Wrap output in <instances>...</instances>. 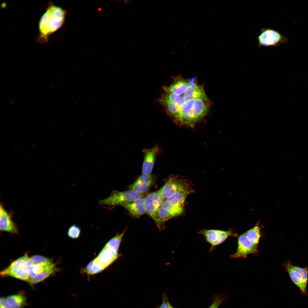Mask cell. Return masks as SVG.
I'll use <instances>...</instances> for the list:
<instances>
[{"label": "cell", "instance_id": "cell-25", "mask_svg": "<svg viewBox=\"0 0 308 308\" xmlns=\"http://www.w3.org/2000/svg\"><path fill=\"white\" fill-rule=\"evenodd\" d=\"M163 297V301L161 305L158 308H169L168 306L169 301L167 297L164 295Z\"/></svg>", "mask_w": 308, "mask_h": 308}, {"label": "cell", "instance_id": "cell-24", "mask_svg": "<svg viewBox=\"0 0 308 308\" xmlns=\"http://www.w3.org/2000/svg\"><path fill=\"white\" fill-rule=\"evenodd\" d=\"M222 299L221 298H217L208 308H218L222 302Z\"/></svg>", "mask_w": 308, "mask_h": 308}, {"label": "cell", "instance_id": "cell-15", "mask_svg": "<svg viewBox=\"0 0 308 308\" xmlns=\"http://www.w3.org/2000/svg\"><path fill=\"white\" fill-rule=\"evenodd\" d=\"M143 197L125 204L122 206L127 210L133 216L139 218L145 214L146 211Z\"/></svg>", "mask_w": 308, "mask_h": 308}, {"label": "cell", "instance_id": "cell-8", "mask_svg": "<svg viewBox=\"0 0 308 308\" xmlns=\"http://www.w3.org/2000/svg\"><path fill=\"white\" fill-rule=\"evenodd\" d=\"M27 255H25L14 261L1 272L2 276H9L28 281L29 274L24 264Z\"/></svg>", "mask_w": 308, "mask_h": 308}, {"label": "cell", "instance_id": "cell-19", "mask_svg": "<svg viewBox=\"0 0 308 308\" xmlns=\"http://www.w3.org/2000/svg\"><path fill=\"white\" fill-rule=\"evenodd\" d=\"M59 270L56 266L49 270H45L37 274L35 276L30 279L28 282L30 285H33L39 282Z\"/></svg>", "mask_w": 308, "mask_h": 308}, {"label": "cell", "instance_id": "cell-7", "mask_svg": "<svg viewBox=\"0 0 308 308\" xmlns=\"http://www.w3.org/2000/svg\"><path fill=\"white\" fill-rule=\"evenodd\" d=\"M198 233L202 235L204 240L210 245L209 251H213L216 246L224 242L229 237H237V235L230 230L225 231L218 229H203Z\"/></svg>", "mask_w": 308, "mask_h": 308}, {"label": "cell", "instance_id": "cell-22", "mask_svg": "<svg viewBox=\"0 0 308 308\" xmlns=\"http://www.w3.org/2000/svg\"><path fill=\"white\" fill-rule=\"evenodd\" d=\"M31 258L35 264H47L53 263L51 259L39 255L33 256Z\"/></svg>", "mask_w": 308, "mask_h": 308}, {"label": "cell", "instance_id": "cell-11", "mask_svg": "<svg viewBox=\"0 0 308 308\" xmlns=\"http://www.w3.org/2000/svg\"><path fill=\"white\" fill-rule=\"evenodd\" d=\"M159 151V148L157 146L150 149H144L143 150L144 157L142 169V174H151Z\"/></svg>", "mask_w": 308, "mask_h": 308}, {"label": "cell", "instance_id": "cell-14", "mask_svg": "<svg viewBox=\"0 0 308 308\" xmlns=\"http://www.w3.org/2000/svg\"><path fill=\"white\" fill-rule=\"evenodd\" d=\"M11 214L7 212L1 204L0 206V230L1 231L17 233L18 230L12 219Z\"/></svg>", "mask_w": 308, "mask_h": 308}, {"label": "cell", "instance_id": "cell-12", "mask_svg": "<svg viewBox=\"0 0 308 308\" xmlns=\"http://www.w3.org/2000/svg\"><path fill=\"white\" fill-rule=\"evenodd\" d=\"M163 201L158 190L148 194L144 198L146 213L152 217Z\"/></svg>", "mask_w": 308, "mask_h": 308}, {"label": "cell", "instance_id": "cell-13", "mask_svg": "<svg viewBox=\"0 0 308 308\" xmlns=\"http://www.w3.org/2000/svg\"><path fill=\"white\" fill-rule=\"evenodd\" d=\"M154 180L155 177L152 175L142 174L129 187V189L143 194L153 185Z\"/></svg>", "mask_w": 308, "mask_h": 308}, {"label": "cell", "instance_id": "cell-16", "mask_svg": "<svg viewBox=\"0 0 308 308\" xmlns=\"http://www.w3.org/2000/svg\"><path fill=\"white\" fill-rule=\"evenodd\" d=\"M174 217L175 216L170 211L160 206L154 213L152 218L158 228L162 230L164 228L165 222Z\"/></svg>", "mask_w": 308, "mask_h": 308}, {"label": "cell", "instance_id": "cell-3", "mask_svg": "<svg viewBox=\"0 0 308 308\" xmlns=\"http://www.w3.org/2000/svg\"><path fill=\"white\" fill-rule=\"evenodd\" d=\"M66 14L64 10L50 2L39 22V34L37 41L41 44L47 42L50 36L63 24Z\"/></svg>", "mask_w": 308, "mask_h": 308}, {"label": "cell", "instance_id": "cell-21", "mask_svg": "<svg viewBox=\"0 0 308 308\" xmlns=\"http://www.w3.org/2000/svg\"><path fill=\"white\" fill-rule=\"evenodd\" d=\"M81 232L80 228L76 224H73L69 228L67 232L68 236L73 239H76L79 236Z\"/></svg>", "mask_w": 308, "mask_h": 308}, {"label": "cell", "instance_id": "cell-9", "mask_svg": "<svg viewBox=\"0 0 308 308\" xmlns=\"http://www.w3.org/2000/svg\"><path fill=\"white\" fill-rule=\"evenodd\" d=\"M260 47L276 46L284 41L283 37L278 32L270 28H262L257 37Z\"/></svg>", "mask_w": 308, "mask_h": 308}, {"label": "cell", "instance_id": "cell-2", "mask_svg": "<svg viewBox=\"0 0 308 308\" xmlns=\"http://www.w3.org/2000/svg\"><path fill=\"white\" fill-rule=\"evenodd\" d=\"M210 104L207 96L188 100L179 107L174 121L181 125L193 127L207 114Z\"/></svg>", "mask_w": 308, "mask_h": 308}, {"label": "cell", "instance_id": "cell-23", "mask_svg": "<svg viewBox=\"0 0 308 308\" xmlns=\"http://www.w3.org/2000/svg\"><path fill=\"white\" fill-rule=\"evenodd\" d=\"M0 308H12L8 303L6 298L2 297L0 299Z\"/></svg>", "mask_w": 308, "mask_h": 308}, {"label": "cell", "instance_id": "cell-17", "mask_svg": "<svg viewBox=\"0 0 308 308\" xmlns=\"http://www.w3.org/2000/svg\"><path fill=\"white\" fill-rule=\"evenodd\" d=\"M193 192L192 188L180 190L165 200L169 204L177 206H184L185 199L189 194Z\"/></svg>", "mask_w": 308, "mask_h": 308}, {"label": "cell", "instance_id": "cell-20", "mask_svg": "<svg viewBox=\"0 0 308 308\" xmlns=\"http://www.w3.org/2000/svg\"><path fill=\"white\" fill-rule=\"evenodd\" d=\"M248 240L254 244L258 246L261 237L260 228L256 225L244 233Z\"/></svg>", "mask_w": 308, "mask_h": 308}, {"label": "cell", "instance_id": "cell-1", "mask_svg": "<svg viewBox=\"0 0 308 308\" xmlns=\"http://www.w3.org/2000/svg\"><path fill=\"white\" fill-rule=\"evenodd\" d=\"M125 231L110 239L98 255L81 270V273L89 275L96 274L113 264L119 257V249Z\"/></svg>", "mask_w": 308, "mask_h": 308}, {"label": "cell", "instance_id": "cell-10", "mask_svg": "<svg viewBox=\"0 0 308 308\" xmlns=\"http://www.w3.org/2000/svg\"><path fill=\"white\" fill-rule=\"evenodd\" d=\"M257 248L258 246L252 243L244 233L238 237L237 251L230 256L233 258H245L248 254L257 253Z\"/></svg>", "mask_w": 308, "mask_h": 308}, {"label": "cell", "instance_id": "cell-5", "mask_svg": "<svg viewBox=\"0 0 308 308\" xmlns=\"http://www.w3.org/2000/svg\"><path fill=\"white\" fill-rule=\"evenodd\" d=\"M143 194L131 190L123 191H113L108 198L99 201V203L108 207L121 206L143 198Z\"/></svg>", "mask_w": 308, "mask_h": 308}, {"label": "cell", "instance_id": "cell-6", "mask_svg": "<svg viewBox=\"0 0 308 308\" xmlns=\"http://www.w3.org/2000/svg\"><path fill=\"white\" fill-rule=\"evenodd\" d=\"M191 186V183L189 180L178 176L171 175L158 191L164 200L180 190L192 188Z\"/></svg>", "mask_w": 308, "mask_h": 308}, {"label": "cell", "instance_id": "cell-26", "mask_svg": "<svg viewBox=\"0 0 308 308\" xmlns=\"http://www.w3.org/2000/svg\"><path fill=\"white\" fill-rule=\"evenodd\" d=\"M168 306L169 308H174L173 307L171 306V305H170L169 302L168 303Z\"/></svg>", "mask_w": 308, "mask_h": 308}, {"label": "cell", "instance_id": "cell-18", "mask_svg": "<svg viewBox=\"0 0 308 308\" xmlns=\"http://www.w3.org/2000/svg\"><path fill=\"white\" fill-rule=\"evenodd\" d=\"M6 299L8 303L12 308H22L27 304L26 297L21 294L10 295Z\"/></svg>", "mask_w": 308, "mask_h": 308}, {"label": "cell", "instance_id": "cell-4", "mask_svg": "<svg viewBox=\"0 0 308 308\" xmlns=\"http://www.w3.org/2000/svg\"><path fill=\"white\" fill-rule=\"evenodd\" d=\"M292 281L303 295L307 294L306 287L308 280V268L294 265L289 260L282 264Z\"/></svg>", "mask_w": 308, "mask_h": 308}]
</instances>
